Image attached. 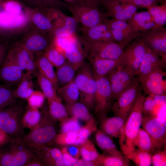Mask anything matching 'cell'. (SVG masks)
<instances>
[{
    "label": "cell",
    "instance_id": "1",
    "mask_svg": "<svg viewBox=\"0 0 166 166\" xmlns=\"http://www.w3.org/2000/svg\"><path fill=\"white\" fill-rule=\"evenodd\" d=\"M141 88L122 128L119 144L122 153L125 156L136 149L134 141L140 128L143 118L142 107L145 97Z\"/></svg>",
    "mask_w": 166,
    "mask_h": 166
},
{
    "label": "cell",
    "instance_id": "2",
    "mask_svg": "<svg viewBox=\"0 0 166 166\" xmlns=\"http://www.w3.org/2000/svg\"><path fill=\"white\" fill-rule=\"evenodd\" d=\"M55 121L49 112H43L40 122L25 135L23 141L36 151L45 146H51L53 143H55L57 134Z\"/></svg>",
    "mask_w": 166,
    "mask_h": 166
},
{
    "label": "cell",
    "instance_id": "3",
    "mask_svg": "<svg viewBox=\"0 0 166 166\" xmlns=\"http://www.w3.org/2000/svg\"><path fill=\"white\" fill-rule=\"evenodd\" d=\"M18 102L0 110V128L12 139H22L25 136L22 119L25 112Z\"/></svg>",
    "mask_w": 166,
    "mask_h": 166
},
{
    "label": "cell",
    "instance_id": "4",
    "mask_svg": "<svg viewBox=\"0 0 166 166\" xmlns=\"http://www.w3.org/2000/svg\"><path fill=\"white\" fill-rule=\"evenodd\" d=\"M67 4V9L73 17L77 23H81L84 27H92L100 24L107 17L105 13L100 10V6L82 0H77Z\"/></svg>",
    "mask_w": 166,
    "mask_h": 166
},
{
    "label": "cell",
    "instance_id": "5",
    "mask_svg": "<svg viewBox=\"0 0 166 166\" xmlns=\"http://www.w3.org/2000/svg\"><path fill=\"white\" fill-rule=\"evenodd\" d=\"M85 57L116 59L122 55L125 47L112 41H88L78 37Z\"/></svg>",
    "mask_w": 166,
    "mask_h": 166
},
{
    "label": "cell",
    "instance_id": "6",
    "mask_svg": "<svg viewBox=\"0 0 166 166\" xmlns=\"http://www.w3.org/2000/svg\"><path fill=\"white\" fill-rule=\"evenodd\" d=\"M77 71L74 80L79 91L80 102L89 109L94 108L97 83L91 67L85 62Z\"/></svg>",
    "mask_w": 166,
    "mask_h": 166
},
{
    "label": "cell",
    "instance_id": "7",
    "mask_svg": "<svg viewBox=\"0 0 166 166\" xmlns=\"http://www.w3.org/2000/svg\"><path fill=\"white\" fill-rule=\"evenodd\" d=\"M8 151L0 157V166H24L37 156V151L27 145L22 139L10 140Z\"/></svg>",
    "mask_w": 166,
    "mask_h": 166
},
{
    "label": "cell",
    "instance_id": "8",
    "mask_svg": "<svg viewBox=\"0 0 166 166\" xmlns=\"http://www.w3.org/2000/svg\"><path fill=\"white\" fill-rule=\"evenodd\" d=\"M140 84L138 78L118 96L111 108L114 116L119 117L126 121L142 88Z\"/></svg>",
    "mask_w": 166,
    "mask_h": 166
},
{
    "label": "cell",
    "instance_id": "9",
    "mask_svg": "<svg viewBox=\"0 0 166 166\" xmlns=\"http://www.w3.org/2000/svg\"><path fill=\"white\" fill-rule=\"evenodd\" d=\"M141 126L152 138L157 150L166 145V121L159 116H143Z\"/></svg>",
    "mask_w": 166,
    "mask_h": 166
},
{
    "label": "cell",
    "instance_id": "10",
    "mask_svg": "<svg viewBox=\"0 0 166 166\" xmlns=\"http://www.w3.org/2000/svg\"><path fill=\"white\" fill-rule=\"evenodd\" d=\"M139 38L126 46L122 54L123 62L122 65L135 76L138 75L146 48L142 40Z\"/></svg>",
    "mask_w": 166,
    "mask_h": 166
},
{
    "label": "cell",
    "instance_id": "11",
    "mask_svg": "<svg viewBox=\"0 0 166 166\" xmlns=\"http://www.w3.org/2000/svg\"><path fill=\"white\" fill-rule=\"evenodd\" d=\"M94 77L97 88L95 95L94 108L95 113L100 116L106 115L111 109L113 104L112 91L106 76Z\"/></svg>",
    "mask_w": 166,
    "mask_h": 166
},
{
    "label": "cell",
    "instance_id": "12",
    "mask_svg": "<svg viewBox=\"0 0 166 166\" xmlns=\"http://www.w3.org/2000/svg\"><path fill=\"white\" fill-rule=\"evenodd\" d=\"M146 46L166 61V28L159 27L142 32L139 37Z\"/></svg>",
    "mask_w": 166,
    "mask_h": 166
},
{
    "label": "cell",
    "instance_id": "13",
    "mask_svg": "<svg viewBox=\"0 0 166 166\" xmlns=\"http://www.w3.org/2000/svg\"><path fill=\"white\" fill-rule=\"evenodd\" d=\"M109 26L115 42L125 47L140 37V33L127 21L105 18L104 21Z\"/></svg>",
    "mask_w": 166,
    "mask_h": 166
},
{
    "label": "cell",
    "instance_id": "14",
    "mask_svg": "<svg viewBox=\"0 0 166 166\" xmlns=\"http://www.w3.org/2000/svg\"><path fill=\"white\" fill-rule=\"evenodd\" d=\"M106 76L111 89L113 102L137 79L122 64Z\"/></svg>",
    "mask_w": 166,
    "mask_h": 166
},
{
    "label": "cell",
    "instance_id": "15",
    "mask_svg": "<svg viewBox=\"0 0 166 166\" xmlns=\"http://www.w3.org/2000/svg\"><path fill=\"white\" fill-rule=\"evenodd\" d=\"M166 65V61L146 47L144 57L140 67L138 78L141 83L153 72L165 69Z\"/></svg>",
    "mask_w": 166,
    "mask_h": 166
},
{
    "label": "cell",
    "instance_id": "16",
    "mask_svg": "<svg viewBox=\"0 0 166 166\" xmlns=\"http://www.w3.org/2000/svg\"><path fill=\"white\" fill-rule=\"evenodd\" d=\"M103 5L106 9L105 13L107 17L127 22L137 12L138 9L133 5L116 0L108 2Z\"/></svg>",
    "mask_w": 166,
    "mask_h": 166
},
{
    "label": "cell",
    "instance_id": "17",
    "mask_svg": "<svg viewBox=\"0 0 166 166\" xmlns=\"http://www.w3.org/2000/svg\"><path fill=\"white\" fill-rule=\"evenodd\" d=\"M7 56L17 64L23 70L34 73L36 70L33 55L21 45L8 50Z\"/></svg>",
    "mask_w": 166,
    "mask_h": 166
},
{
    "label": "cell",
    "instance_id": "18",
    "mask_svg": "<svg viewBox=\"0 0 166 166\" xmlns=\"http://www.w3.org/2000/svg\"><path fill=\"white\" fill-rule=\"evenodd\" d=\"M166 75L163 70H159L149 74L141 83L142 89L148 95H166Z\"/></svg>",
    "mask_w": 166,
    "mask_h": 166
},
{
    "label": "cell",
    "instance_id": "19",
    "mask_svg": "<svg viewBox=\"0 0 166 166\" xmlns=\"http://www.w3.org/2000/svg\"><path fill=\"white\" fill-rule=\"evenodd\" d=\"M24 73L20 66L6 56L0 68V81L9 86L18 84Z\"/></svg>",
    "mask_w": 166,
    "mask_h": 166
},
{
    "label": "cell",
    "instance_id": "20",
    "mask_svg": "<svg viewBox=\"0 0 166 166\" xmlns=\"http://www.w3.org/2000/svg\"><path fill=\"white\" fill-rule=\"evenodd\" d=\"M81 38L88 41H112L115 42L110 28L103 21L101 24L90 27H83L81 28Z\"/></svg>",
    "mask_w": 166,
    "mask_h": 166
},
{
    "label": "cell",
    "instance_id": "21",
    "mask_svg": "<svg viewBox=\"0 0 166 166\" xmlns=\"http://www.w3.org/2000/svg\"><path fill=\"white\" fill-rule=\"evenodd\" d=\"M94 76H106L122 64V56L116 59L91 58L88 59Z\"/></svg>",
    "mask_w": 166,
    "mask_h": 166
},
{
    "label": "cell",
    "instance_id": "22",
    "mask_svg": "<svg viewBox=\"0 0 166 166\" xmlns=\"http://www.w3.org/2000/svg\"><path fill=\"white\" fill-rule=\"evenodd\" d=\"M66 60L77 70L85 63V56L78 37L74 35L63 51Z\"/></svg>",
    "mask_w": 166,
    "mask_h": 166
},
{
    "label": "cell",
    "instance_id": "23",
    "mask_svg": "<svg viewBox=\"0 0 166 166\" xmlns=\"http://www.w3.org/2000/svg\"><path fill=\"white\" fill-rule=\"evenodd\" d=\"M37 152V157L43 166H65L61 150L58 148L45 146Z\"/></svg>",
    "mask_w": 166,
    "mask_h": 166
},
{
    "label": "cell",
    "instance_id": "24",
    "mask_svg": "<svg viewBox=\"0 0 166 166\" xmlns=\"http://www.w3.org/2000/svg\"><path fill=\"white\" fill-rule=\"evenodd\" d=\"M99 117V130L112 138H119L125 121L117 116L108 117L105 114Z\"/></svg>",
    "mask_w": 166,
    "mask_h": 166
},
{
    "label": "cell",
    "instance_id": "25",
    "mask_svg": "<svg viewBox=\"0 0 166 166\" xmlns=\"http://www.w3.org/2000/svg\"><path fill=\"white\" fill-rule=\"evenodd\" d=\"M127 22L139 32L146 31L159 27L156 25L148 11L137 12Z\"/></svg>",
    "mask_w": 166,
    "mask_h": 166
},
{
    "label": "cell",
    "instance_id": "26",
    "mask_svg": "<svg viewBox=\"0 0 166 166\" xmlns=\"http://www.w3.org/2000/svg\"><path fill=\"white\" fill-rule=\"evenodd\" d=\"M94 132L96 143L103 153L111 155L124 156L118 150L113 138L99 129Z\"/></svg>",
    "mask_w": 166,
    "mask_h": 166
},
{
    "label": "cell",
    "instance_id": "27",
    "mask_svg": "<svg viewBox=\"0 0 166 166\" xmlns=\"http://www.w3.org/2000/svg\"><path fill=\"white\" fill-rule=\"evenodd\" d=\"M53 45V42L45 37L36 35L30 37L21 45L33 54L42 51L45 52Z\"/></svg>",
    "mask_w": 166,
    "mask_h": 166
},
{
    "label": "cell",
    "instance_id": "28",
    "mask_svg": "<svg viewBox=\"0 0 166 166\" xmlns=\"http://www.w3.org/2000/svg\"><path fill=\"white\" fill-rule=\"evenodd\" d=\"M38 70L44 77L51 81L56 89L58 88L56 73L53 66L43 53L39 56L35 61Z\"/></svg>",
    "mask_w": 166,
    "mask_h": 166
},
{
    "label": "cell",
    "instance_id": "29",
    "mask_svg": "<svg viewBox=\"0 0 166 166\" xmlns=\"http://www.w3.org/2000/svg\"><path fill=\"white\" fill-rule=\"evenodd\" d=\"M76 71L74 67L67 60L63 64L57 67L56 74L57 89L73 80Z\"/></svg>",
    "mask_w": 166,
    "mask_h": 166
},
{
    "label": "cell",
    "instance_id": "30",
    "mask_svg": "<svg viewBox=\"0 0 166 166\" xmlns=\"http://www.w3.org/2000/svg\"><path fill=\"white\" fill-rule=\"evenodd\" d=\"M26 3L33 8H38L45 12H50L67 9V3L60 0H24Z\"/></svg>",
    "mask_w": 166,
    "mask_h": 166
},
{
    "label": "cell",
    "instance_id": "31",
    "mask_svg": "<svg viewBox=\"0 0 166 166\" xmlns=\"http://www.w3.org/2000/svg\"><path fill=\"white\" fill-rule=\"evenodd\" d=\"M57 92L68 104L77 102L80 97L79 91L74 80L57 89Z\"/></svg>",
    "mask_w": 166,
    "mask_h": 166
},
{
    "label": "cell",
    "instance_id": "32",
    "mask_svg": "<svg viewBox=\"0 0 166 166\" xmlns=\"http://www.w3.org/2000/svg\"><path fill=\"white\" fill-rule=\"evenodd\" d=\"M32 73L27 72L14 90L15 96L17 98L27 99L34 91Z\"/></svg>",
    "mask_w": 166,
    "mask_h": 166
},
{
    "label": "cell",
    "instance_id": "33",
    "mask_svg": "<svg viewBox=\"0 0 166 166\" xmlns=\"http://www.w3.org/2000/svg\"><path fill=\"white\" fill-rule=\"evenodd\" d=\"M97 166H128V160L124 156L109 155L103 153L99 154L93 160Z\"/></svg>",
    "mask_w": 166,
    "mask_h": 166
},
{
    "label": "cell",
    "instance_id": "34",
    "mask_svg": "<svg viewBox=\"0 0 166 166\" xmlns=\"http://www.w3.org/2000/svg\"><path fill=\"white\" fill-rule=\"evenodd\" d=\"M69 117H73L87 122L90 118L91 115L89 109L84 104L80 102L65 106Z\"/></svg>",
    "mask_w": 166,
    "mask_h": 166
},
{
    "label": "cell",
    "instance_id": "35",
    "mask_svg": "<svg viewBox=\"0 0 166 166\" xmlns=\"http://www.w3.org/2000/svg\"><path fill=\"white\" fill-rule=\"evenodd\" d=\"M49 113L55 121L60 122L68 118L69 116L65 106L58 97L48 101Z\"/></svg>",
    "mask_w": 166,
    "mask_h": 166
},
{
    "label": "cell",
    "instance_id": "36",
    "mask_svg": "<svg viewBox=\"0 0 166 166\" xmlns=\"http://www.w3.org/2000/svg\"><path fill=\"white\" fill-rule=\"evenodd\" d=\"M133 144L140 149L152 154L157 150L150 136L143 128H140Z\"/></svg>",
    "mask_w": 166,
    "mask_h": 166
},
{
    "label": "cell",
    "instance_id": "37",
    "mask_svg": "<svg viewBox=\"0 0 166 166\" xmlns=\"http://www.w3.org/2000/svg\"><path fill=\"white\" fill-rule=\"evenodd\" d=\"M34 73L36 77L42 93L48 101L58 97L57 90L51 81L43 76L37 69Z\"/></svg>",
    "mask_w": 166,
    "mask_h": 166
},
{
    "label": "cell",
    "instance_id": "38",
    "mask_svg": "<svg viewBox=\"0 0 166 166\" xmlns=\"http://www.w3.org/2000/svg\"><path fill=\"white\" fill-rule=\"evenodd\" d=\"M152 154L137 148L135 151L125 156L128 160L133 162L138 166H149L152 164Z\"/></svg>",
    "mask_w": 166,
    "mask_h": 166
},
{
    "label": "cell",
    "instance_id": "39",
    "mask_svg": "<svg viewBox=\"0 0 166 166\" xmlns=\"http://www.w3.org/2000/svg\"><path fill=\"white\" fill-rule=\"evenodd\" d=\"M64 23L55 32L56 38L71 36L74 35L77 29L76 22L72 17L64 15Z\"/></svg>",
    "mask_w": 166,
    "mask_h": 166
},
{
    "label": "cell",
    "instance_id": "40",
    "mask_svg": "<svg viewBox=\"0 0 166 166\" xmlns=\"http://www.w3.org/2000/svg\"><path fill=\"white\" fill-rule=\"evenodd\" d=\"M147 10L157 26H164L166 23V3L155 5Z\"/></svg>",
    "mask_w": 166,
    "mask_h": 166
},
{
    "label": "cell",
    "instance_id": "41",
    "mask_svg": "<svg viewBox=\"0 0 166 166\" xmlns=\"http://www.w3.org/2000/svg\"><path fill=\"white\" fill-rule=\"evenodd\" d=\"M79 145L80 155L85 160H94L99 154L93 143L88 138Z\"/></svg>",
    "mask_w": 166,
    "mask_h": 166
},
{
    "label": "cell",
    "instance_id": "42",
    "mask_svg": "<svg viewBox=\"0 0 166 166\" xmlns=\"http://www.w3.org/2000/svg\"><path fill=\"white\" fill-rule=\"evenodd\" d=\"M14 91L9 86L0 85V110L17 102Z\"/></svg>",
    "mask_w": 166,
    "mask_h": 166
},
{
    "label": "cell",
    "instance_id": "43",
    "mask_svg": "<svg viewBox=\"0 0 166 166\" xmlns=\"http://www.w3.org/2000/svg\"><path fill=\"white\" fill-rule=\"evenodd\" d=\"M42 113L38 109L29 107L25 111L23 117V123L24 128L30 129L35 127L40 122Z\"/></svg>",
    "mask_w": 166,
    "mask_h": 166
},
{
    "label": "cell",
    "instance_id": "44",
    "mask_svg": "<svg viewBox=\"0 0 166 166\" xmlns=\"http://www.w3.org/2000/svg\"><path fill=\"white\" fill-rule=\"evenodd\" d=\"M97 123L92 116L85 125L81 127L77 132L78 136L77 144L79 145L86 140L91 134L97 130Z\"/></svg>",
    "mask_w": 166,
    "mask_h": 166
},
{
    "label": "cell",
    "instance_id": "45",
    "mask_svg": "<svg viewBox=\"0 0 166 166\" xmlns=\"http://www.w3.org/2000/svg\"><path fill=\"white\" fill-rule=\"evenodd\" d=\"M43 54L53 66L57 68L62 65L66 61L64 53L59 50L53 45Z\"/></svg>",
    "mask_w": 166,
    "mask_h": 166
},
{
    "label": "cell",
    "instance_id": "46",
    "mask_svg": "<svg viewBox=\"0 0 166 166\" xmlns=\"http://www.w3.org/2000/svg\"><path fill=\"white\" fill-rule=\"evenodd\" d=\"M34 23L42 31L49 32L53 31V26L50 18L40 13L34 14L32 18Z\"/></svg>",
    "mask_w": 166,
    "mask_h": 166
},
{
    "label": "cell",
    "instance_id": "47",
    "mask_svg": "<svg viewBox=\"0 0 166 166\" xmlns=\"http://www.w3.org/2000/svg\"><path fill=\"white\" fill-rule=\"evenodd\" d=\"M77 136L78 133L77 132H61L57 134L55 143L57 144L63 146L77 145Z\"/></svg>",
    "mask_w": 166,
    "mask_h": 166
},
{
    "label": "cell",
    "instance_id": "48",
    "mask_svg": "<svg viewBox=\"0 0 166 166\" xmlns=\"http://www.w3.org/2000/svg\"><path fill=\"white\" fill-rule=\"evenodd\" d=\"M157 106H162L158 104L151 95L144 98L142 113L144 115L150 116H158L159 113L156 110Z\"/></svg>",
    "mask_w": 166,
    "mask_h": 166
},
{
    "label": "cell",
    "instance_id": "49",
    "mask_svg": "<svg viewBox=\"0 0 166 166\" xmlns=\"http://www.w3.org/2000/svg\"><path fill=\"white\" fill-rule=\"evenodd\" d=\"M78 120L73 117H69L60 122L61 132H78L82 127Z\"/></svg>",
    "mask_w": 166,
    "mask_h": 166
},
{
    "label": "cell",
    "instance_id": "50",
    "mask_svg": "<svg viewBox=\"0 0 166 166\" xmlns=\"http://www.w3.org/2000/svg\"><path fill=\"white\" fill-rule=\"evenodd\" d=\"M122 3L133 5L137 7L148 8L160 3V5L166 3V0H119Z\"/></svg>",
    "mask_w": 166,
    "mask_h": 166
},
{
    "label": "cell",
    "instance_id": "51",
    "mask_svg": "<svg viewBox=\"0 0 166 166\" xmlns=\"http://www.w3.org/2000/svg\"><path fill=\"white\" fill-rule=\"evenodd\" d=\"M45 97L42 92L34 90L27 99L29 107L38 109L43 105Z\"/></svg>",
    "mask_w": 166,
    "mask_h": 166
},
{
    "label": "cell",
    "instance_id": "52",
    "mask_svg": "<svg viewBox=\"0 0 166 166\" xmlns=\"http://www.w3.org/2000/svg\"><path fill=\"white\" fill-rule=\"evenodd\" d=\"M152 164L154 166L166 165L165 149L156 150L152 154Z\"/></svg>",
    "mask_w": 166,
    "mask_h": 166
},
{
    "label": "cell",
    "instance_id": "53",
    "mask_svg": "<svg viewBox=\"0 0 166 166\" xmlns=\"http://www.w3.org/2000/svg\"><path fill=\"white\" fill-rule=\"evenodd\" d=\"M65 166H74L78 159L73 157L69 152L67 147L64 146L61 149Z\"/></svg>",
    "mask_w": 166,
    "mask_h": 166
},
{
    "label": "cell",
    "instance_id": "54",
    "mask_svg": "<svg viewBox=\"0 0 166 166\" xmlns=\"http://www.w3.org/2000/svg\"><path fill=\"white\" fill-rule=\"evenodd\" d=\"M8 51L7 45L0 41V68L6 58Z\"/></svg>",
    "mask_w": 166,
    "mask_h": 166
},
{
    "label": "cell",
    "instance_id": "55",
    "mask_svg": "<svg viewBox=\"0 0 166 166\" xmlns=\"http://www.w3.org/2000/svg\"><path fill=\"white\" fill-rule=\"evenodd\" d=\"M66 146L69 153L74 158L78 159L80 155L79 145L73 144Z\"/></svg>",
    "mask_w": 166,
    "mask_h": 166
},
{
    "label": "cell",
    "instance_id": "56",
    "mask_svg": "<svg viewBox=\"0 0 166 166\" xmlns=\"http://www.w3.org/2000/svg\"><path fill=\"white\" fill-rule=\"evenodd\" d=\"M11 139L8 134L0 128V146Z\"/></svg>",
    "mask_w": 166,
    "mask_h": 166
},
{
    "label": "cell",
    "instance_id": "57",
    "mask_svg": "<svg viewBox=\"0 0 166 166\" xmlns=\"http://www.w3.org/2000/svg\"><path fill=\"white\" fill-rule=\"evenodd\" d=\"M74 166H95L94 161H87L83 159H78Z\"/></svg>",
    "mask_w": 166,
    "mask_h": 166
},
{
    "label": "cell",
    "instance_id": "58",
    "mask_svg": "<svg viewBox=\"0 0 166 166\" xmlns=\"http://www.w3.org/2000/svg\"><path fill=\"white\" fill-rule=\"evenodd\" d=\"M24 166H43L37 156L27 163Z\"/></svg>",
    "mask_w": 166,
    "mask_h": 166
},
{
    "label": "cell",
    "instance_id": "59",
    "mask_svg": "<svg viewBox=\"0 0 166 166\" xmlns=\"http://www.w3.org/2000/svg\"><path fill=\"white\" fill-rule=\"evenodd\" d=\"M89 3L100 6L101 5V0H82Z\"/></svg>",
    "mask_w": 166,
    "mask_h": 166
},
{
    "label": "cell",
    "instance_id": "60",
    "mask_svg": "<svg viewBox=\"0 0 166 166\" xmlns=\"http://www.w3.org/2000/svg\"><path fill=\"white\" fill-rule=\"evenodd\" d=\"M119 1V0H101V3L102 5H103L107 2H108L112 1Z\"/></svg>",
    "mask_w": 166,
    "mask_h": 166
},
{
    "label": "cell",
    "instance_id": "61",
    "mask_svg": "<svg viewBox=\"0 0 166 166\" xmlns=\"http://www.w3.org/2000/svg\"><path fill=\"white\" fill-rule=\"evenodd\" d=\"M65 0L67 1V2H68V3H69L73 2L74 1H75L77 0Z\"/></svg>",
    "mask_w": 166,
    "mask_h": 166
},
{
    "label": "cell",
    "instance_id": "62",
    "mask_svg": "<svg viewBox=\"0 0 166 166\" xmlns=\"http://www.w3.org/2000/svg\"><path fill=\"white\" fill-rule=\"evenodd\" d=\"M5 1V0H0V7L1 6L2 3Z\"/></svg>",
    "mask_w": 166,
    "mask_h": 166
},
{
    "label": "cell",
    "instance_id": "63",
    "mask_svg": "<svg viewBox=\"0 0 166 166\" xmlns=\"http://www.w3.org/2000/svg\"><path fill=\"white\" fill-rule=\"evenodd\" d=\"M2 153H1V152H0V157H1V156H2Z\"/></svg>",
    "mask_w": 166,
    "mask_h": 166
}]
</instances>
